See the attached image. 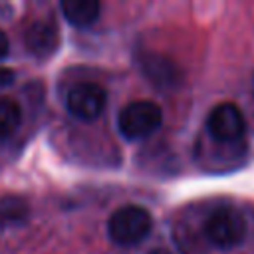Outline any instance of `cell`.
<instances>
[{"mask_svg": "<svg viewBox=\"0 0 254 254\" xmlns=\"http://www.w3.org/2000/svg\"><path fill=\"white\" fill-rule=\"evenodd\" d=\"M28 218V204L20 196H2L0 198V226L22 224Z\"/></svg>", "mask_w": 254, "mask_h": 254, "instance_id": "10", "label": "cell"}, {"mask_svg": "<svg viewBox=\"0 0 254 254\" xmlns=\"http://www.w3.org/2000/svg\"><path fill=\"white\" fill-rule=\"evenodd\" d=\"M206 129L214 141L234 143L244 135L246 121H244L242 111L234 103L224 101L210 109V113L206 117Z\"/></svg>", "mask_w": 254, "mask_h": 254, "instance_id": "5", "label": "cell"}, {"mask_svg": "<svg viewBox=\"0 0 254 254\" xmlns=\"http://www.w3.org/2000/svg\"><path fill=\"white\" fill-rule=\"evenodd\" d=\"M141 69L149 77V81H153L159 87H173V85H177L181 81L179 67L171 60H167V58H163L159 54H147V56H143Z\"/></svg>", "mask_w": 254, "mask_h": 254, "instance_id": "7", "label": "cell"}, {"mask_svg": "<svg viewBox=\"0 0 254 254\" xmlns=\"http://www.w3.org/2000/svg\"><path fill=\"white\" fill-rule=\"evenodd\" d=\"M107 105V91L93 81L75 83L65 95V107L69 115L79 121H95Z\"/></svg>", "mask_w": 254, "mask_h": 254, "instance_id": "4", "label": "cell"}, {"mask_svg": "<svg viewBox=\"0 0 254 254\" xmlns=\"http://www.w3.org/2000/svg\"><path fill=\"white\" fill-rule=\"evenodd\" d=\"M64 18L75 28H87L97 22L101 4L97 0H62L60 4Z\"/></svg>", "mask_w": 254, "mask_h": 254, "instance_id": "8", "label": "cell"}, {"mask_svg": "<svg viewBox=\"0 0 254 254\" xmlns=\"http://www.w3.org/2000/svg\"><path fill=\"white\" fill-rule=\"evenodd\" d=\"M24 46L38 60L50 58L60 46V30L56 22L52 18H40L32 22L24 34Z\"/></svg>", "mask_w": 254, "mask_h": 254, "instance_id": "6", "label": "cell"}, {"mask_svg": "<svg viewBox=\"0 0 254 254\" xmlns=\"http://www.w3.org/2000/svg\"><path fill=\"white\" fill-rule=\"evenodd\" d=\"M149 254H171L169 250H165V248H155V250H151Z\"/></svg>", "mask_w": 254, "mask_h": 254, "instance_id": "13", "label": "cell"}, {"mask_svg": "<svg viewBox=\"0 0 254 254\" xmlns=\"http://www.w3.org/2000/svg\"><path fill=\"white\" fill-rule=\"evenodd\" d=\"M163 123L161 107L151 99H137L127 103L117 117L119 133L129 141L151 137Z\"/></svg>", "mask_w": 254, "mask_h": 254, "instance_id": "2", "label": "cell"}, {"mask_svg": "<svg viewBox=\"0 0 254 254\" xmlns=\"http://www.w3.org/2000/svg\"><path fill=\"white\" fill-rule=\"evenodd\" d=\"M8 50H10V42H8V36L0 30V60H4L8 56Z\"/></svg>", "mask_w": 254, "mask_h": 254, "instance_id": "12", "label": "cell"}, {"mask_svg": "<svg viewBox=\"0 0 254 254\" xmlns=\"http://www.w3.org/2000/svg\"><path fill=\"white\" fill-rule=\"evenodd\" d=\"M22 123V109L10 97H0V139H8Z\"/></svg>", "mask_w": 254, "mask_h": 254, "instance_id": "9", "label": "cell"}, {"mask_svg": "<svg viewBox=\"0 0 254 254\" xmlns=\"http://www.w3.org/2000/svg\"><path fill=\"white\" fill-rule=\"evenodd\" d=\"M153 228V218L147 208L139 204H125L111 212L107 220V234L119 246L139 244L149 236Z\"/></svg>", "mask_w": 254, "mask_h": 254, "instance_id": "1", "label": "cell"}, {"mask_svg": "<svg viewBox=\"0 0 254 254\" xmlns=\"http://www.w3.org/2000/svg\"><path fill=\"white\" fill-rule=\"evenodd\" d=\"M246 218L230 206L216 208L204 222V234L208 242L220 250H230L246 238Z\"/></svg>", "mask_w": 254, "mask_h": 254, "instance_id": "3", "label": "cell"}, {"mask_svg": "<svg viewBox=\"0 0 254 254\" xmlns=\"http://www.w3.org/2000/svg\"><path fill=\"white\" fill-rule=\"evenodd\" d=\"M14 83V71L10 67H0V89H6Z\"/></svg>", "mask_w": 254, "mask_h": 254, "instance_id": "11", "label": "cell"}]
</instances>
